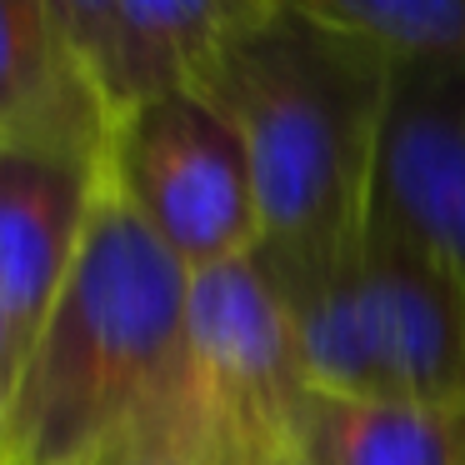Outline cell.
Segmentation results:
<instances>
[{"mask_svg":"<svg viewBox=\"0 0 465 465\" xmlns=\"http://www.w3.org/2000/svg\"><path fill=\"white\" fill-rule=\"evenodd\" d=\"M391 61L345 31L281 11L205 81V101L235 125L261 215V265L295 295L345 265L375 205Z\"/></svg>","mask_w":465,"mask_h":465,"instance_id":"obj_1","label":"cell"},{"mask_svg":"<svg viewBox=\"0 0 465 465\" xmlns=\"http://www.w3.org/2000/svg\"><path fill=\"white\" fill-rule=\"evenodd\" d=\"M185 265L101 181L0 415V465H85L181 371Z\"/></svg>","mask_w":465,"mask_h":465,"instance_id":"obj_2","label":"cell"},{"mask_svg":"<svg viewBox=\"0 0 465 465\" xmlns=\"http://www.w3.org/2000/svg\"><path fill=\"white\" fill-rule=\"evenodd\" d=\"M285 305L311 391L465 411V301L375 211L361 251Z\"/></svg>","mask_w":465,"mask_h":465,"instance_id":"obj_3","label":"cell"},{"mask_svg":"<svg viewBox=\"0 0 465 465\" xmlns=\"http://www.w3.org/2000/svg\"><path fill=\"white\" fill-rule=\"evenodd\" d=\"M181 391L231 465H271L291 450L311 385L291 305L261 255L211 265L185 281Z\"/></svg>","mask_w":465,"mask_h":465,"instance_id":"obj_4","label":"cell"},{"mask_svg":"<svg viewBox=\"0 0 465 465\" xmlns=\"http://www.w3.org/2000/svg\"><path fill=\"white\" fill-rule=\"evenodd\" d=\"M101 181L185 275L261 251L245 145L205 95H161L115 115Z\"/></svg>","mask_w":465,"mask_h":465,"instance_id":"obj_5","label":"cell"},{"mask_svg":"<svg viewBox=\"0 0 465 465\" xmlns=\"http://www.w3.org/2000/svg\"><path fill=\"white\" fill-rule=\"evenodd\" d=\"M371 211L430 255L465 301V71L391 61Z\"/></svg>","mask_w":465,"mask_h":465,"instance_id":"obj_6","label":"cell"},{"mask_svg":"<svg viewBox=\"0 0 465 465\" xmlns=\"http://www.w3.org/2000/svg\"><path fill=\"white\" fill-rule=\"evenodd\" d=\"M275 11L281 0H115L91 71L105 115L115 121L161 95H201L215 65Z\"/></svg>","mask_w":465,"mask_h":465,"instance_id":"obj_7","label":"cell"},{"mask_svg":"<svg viewBox=\"0 0 465 465\" xmlns=\"http://www.w3.org/2000/svg\"><path fill=\"white\" fill-rule=\"evenodd\" d=\"M95 195V171L0 145V311L21 345L35 341L61 295Z\"/></svg>","mask_w":465,"mask_h":465,"instance_id":"obj_8","label":"cell"},{"mask_svg":"<svg viewBox=\"0 0 465 465\" xmlns=\"http://www.w3.org/2000/svg\"><path fill=\"white\" fill-rule=\"evenodd\" d=\"M111 115L45 0H0V145L101 171Z\"/></svg>","mask_w":465,"mask_h":465,"instance_id":"obj_9","label":"cell"},{"mask_svg":"<svg viewBox=\"0 0 465 465\" xmlns=\"http://www.w3.org/2000/svg\"><path fill=\"white\" fill-rule=\"evenodd\" d=\"M291 455L301 465H465V411L311 391L295 415Z\"/></svg>","mask_w":465,"mask_h":465,"instance_id":"obj_10","label":"cell"},{"mask_svg":"<svg viewBox=\"0 0 465 465\" xmlns=\"http://www.w3.org/2000/svg\"><path fill=\"white\" fill-rule=\"evenodd\" d=\"M281 5L375 45L385 61L465 71V0H281Z\"/></svg>","mask_w":465,"mask_h":465,"instance_id":"obj_11","label":"cell"},{"mask_svg":"<svg viewBox=\"0 0 465 465\" xmlns=\"http://www.w3.org/2000/svg\"><path fill=\"white\" fill-rule=\"evenodd\" d=\"M85 465H231V460L215 445V435L205 430V420L195 415V405L185 401L181 371H175L171 391L145 415H135L121 435H111Z\"/></svg>","mask_w":465,"mask_h":465,"instance_id":"obj_12","label":"cell"},{"mask_svg":"<svg viewBox=\"0 0 465 465\" xmlns=\"http://www.w3.org/2000/svg\"><path fill=\"white\" fill-rule=\"evenodd\" d=\"M61 25L65 45L75 51V61L85 65V75L95 71V55L105 45V31H111V15H115V0H45ZM95 85V81H91Z\"/></svg>","mask_w":465,"mask_h":465,"instance_id":"obj_13","label":"cell"},{"mask_svg":"<svg viewBox=\"0 0 465 465\" xmlns=\"http://www.w3.org/2000/svg\"><path fill=\"white\" fill-rule=\"evenodd\" d=\"M15 371H21V345H15L11 321H5V311H0V415H5V401H11Z\"/></svg>","mask_w":465,"mask_h":465,"instance_id":"obj_14","label":"cell"},{"mask_svg":"<svg viewBox=\"0 0 465 465\" xmlns=\"http://www.w3.org/2000/svg\"><path fill=\"white\" fill-rule=\"evenodd\" d=\"M271 465H301V460H295V455H291V450H285V455H275V460H271Z\"/></svg>","mask_w":465,"mask_h":465,"instance_id":"obj_15","label":"cell"}]
</instances>
